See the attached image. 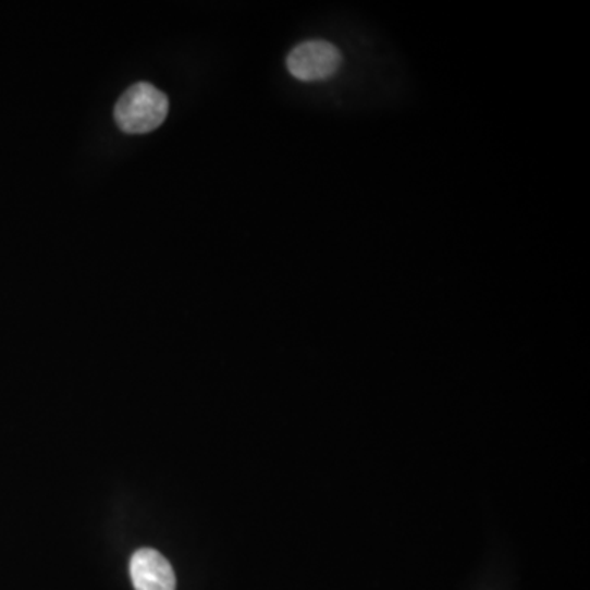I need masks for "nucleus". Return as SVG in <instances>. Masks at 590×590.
<instances>
[{
    "label": "nucleus",
    "mask_w": 590,
    "mask_h": 590,
    "mask_svg": "<svg viewBox=\"0 0 590 590\" xmlns=\"http://www.w3.org/2000/svg\"><path fill=\"white\" fill-rule=\"evenodd\" d=\"M170 100L153 84L138 83L125 90L115 106L116 126L128 135H143L163 125Z\"/></svg>",
    "instance_id": "1"
},
{
    "label": "nucleus",
    "mask_w": 590,
    "mask_h": 590,
    "mask_svg": "<svg viewBox=\"0 0 590 590\" xmlns=\"http://www.w3.org/2000/svg\"><path fill=\"white\" fill-rule=\"evenodd\" d=\"M342 51L325 40H309L292 48L288 53V73L304 83H316L335 76L342 67Z\"/></svg>",
    "instance_id": "2"
},
{
    "label": "nucleus",
    "mask_w": 590,
    "mask_h": 590,
    "mask_svg": "<svg viewBox=\"0 0 590 590\" xmlns=\"http://www.w3.org/2000/svg\"><path fill=\"white\" fill-rule=\"evenodd\" d=\"M130 576L135 590H176V576L170 561L151 548L133 554Z\"/></svg>",
    "instance_id": "3"
}]
</instances>
